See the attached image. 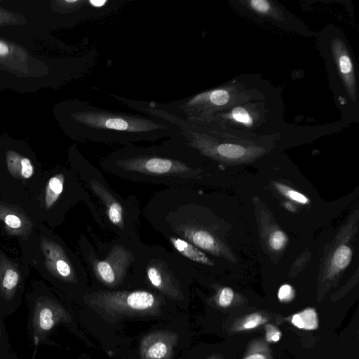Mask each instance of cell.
Here are the masks:
<instances>
[{"mask_svg":"<svg viewBox=\"0 0 359 359\" xmlns=\"http://www.w3.org/2000/svg\"><path fill=\"white\" fill-rule=\"evenodd\" d=\"M197 154L178 133L158 144L118 147L99 164L105 172L133 182L191 187L203 177Z\"/></svg>","mask_w":359,"mask_h":359,"instance_id":"6da1fadb","label":"cell"},{"mask_svg":"<svg viewBox=\"0 0 359 359\" xmlns=\"http://www.w3.org/2000/svg\"><path fill=\"white\" fill-rule=\"evenodd\" d=\"M68 119L79 140L121 147L156 142L179 133L176 126L162 118L107 109L85 101L72 106Z\"/></svg>","mask_w":359,"mask_h":359,"instance_id":"7a4b0ae2","label":"cell"},{"mask_svg":"<svg viewBox=\"0 0 359 359\" xmlns=\"http://www.w3.org/2000/svg\"><path fill=\"white\" fill-rule=\"evenodd\" d=\"M83 179L90 194L97 199L102 229L123 239L140 238L138 226L140 208L137 198L130 195L123 198L108 184L102 173L88 161L83 163Z\"/></svg>","mask_w":359,"mask_h":359,"instance_id":"3957f363","label":"cell"},{"mask_svg":"<svg viewBox=\"0 0 359 359\" xmlns=\"http://www.w3.org/2000/svg\"><path fill=\"white\" fill-rule=\"evenodd\" d=\"M107 245L104 258L95 252L90 242H86L83 257L91 273L102 283L114 285L126 278L143 244L140 238L123 239L116 237Z\"/></svg>","mask_w":359,"mask_h":359,"instance_id":"277c9868","label":"cell"},{"mask_svg":"<svg viewBox=\"0 0 359 359\" xmlns=\"http://www.w3.org/2000/svg\"><path fill=\"white\" fill-rule=\"evenodd\" d=\"M27 306V337L35 355L40 346L56 345L52 334L58 324L67 320V313L55 297L45 292L29 297Z\"/></svg>","mask_w":359,"mask_h":359,"instance_id":"5b68a950","label":"cell"},{"mask_svg":"<svg viewBox=\"0 0 359 359\" xmlns=\"http://www.w3.org/2000/svg\"><path fill=\"white\" fill-rule=\"evenodd\" d=\"M170 246V250L181 256L194 271L195 264L202 266H213L214 262L206 253L191 243L172 236H163Z\"/></svg>","mask_w":359,"mask_h":359,"instance_id":"8992f818","label":"cell"},{"mask_svg":"<svg viewBox=\"0 0 359 359\" xmlns=\"http://www.w3.org/2000/svg\"><path fill=\"white\" fill-rule=\"evenodd\" d=\"M51 250L53 252L50 255V262L58 276L67 281L74 279V269L63 250L57 245H54Z\"/></svg>","mask_w":359,"mask_h":359,"instance_id":"52a82bcc","label":"cell"},{"mask_svg":"<svg viewBox=\"0 0 359 359\" xmlns=\"http://www.w3.org/2000/svg\"><path fill=\"white\" fill-rule=\"evenodd\" d=\"M7 163L10 172L14 176L28 179L34 174V168L30 160L22 157L13 151H8Z\"/></svg>","mask_w":359,"mask_h":359,"instance_id":"ba28073f","label":"cell"},{"mask_svg":"<svg viewBox=\"0 0 359 359\" xmlns=\"http://www.w3.org/2000/svg\"><path fill=\"white\" fill-rule=\"evenodd\" d=\"M126 304L134 309L143 310L150 308L155 303V296L145 290H135L126 294Z\"/></svg>","mask_w":359,"mask_h":359,"instance_id":"9c48e42d","label":"cell"},{"mask_svg":"<svg viewBox=\"0 0 359 359\" xmlns=\"http://www.w3.org/2000/svg\"><path fill=\"white\" fill-rule=\"evenodd\" d=\"M291 322L295 327L306 330H315L318 327L316 312L311 308H308L299 313L294 314Z\"/></svg>","mask_w":359,"mask_h":359,"instance_id":"30bf717a","label":"cell"},{"mask_svg":"<svg viewBox=\"0 0 359 359\" xmlns=\"http://www.w3.org/2000/svg\"><path fill=\"white\" fill-rule=\"evenodd\" d=\"M65 176L63 174L56 175L49 180L45 197L46 208H50L62 194Z\"/></svg>","mask_w":359,"mask_h":359,"instance_id":"8fae6325","label":"cell"},{"mask_svg":"<svg viewBox=\"0 0 359 359\" xmlns=\"http://www.w3.org/2000/svg\"><path fill=\"white\" fill-rule=\"evenodd\" d=\"M351 258V249L345 245L339 246L334 252L332 258V269L337 271L345 269L349 264Z\"/></svg>","mask_w":359,"mask_h":359,"instance_id":"7c38bea8","label":"cell"},{"mask_svg":"<svg viewBox=\"0 0 359 359\" xmlns=\"http://www.w3.org/2000/svg\"><path fill=\"white\" fill-rule=\"evenodd\" d=\"M217 153L229 158H238L243 156L246 150L241 146L233 144H221L216 147Z\"/></svg>","mask_w":359,"mask_h":359,"instance_id":"4fadbf2b","label":"cell"},{"mask_svg":"<svg viewBox=\"0 0 359 359\" xmlns=\"http://www.w3.org/2000/svg\"><path fill=\"white\" fill-rule=\"evenodd\" d=\"M273 184L280 192L288 198L302 204L309 203V199L303 194L278 182H275Z\"/></svg>","mask_w":359,"mask_h":359,"instance_id":"5bb4252c","label":"cell"},{"mask_svg":"<svg viewBox=\"0 0 359 359\" xmlns=\"http://www.w3.org/2000/svg\"><path fill=\"white\" fill-rule=\"evenodd\" d=\"M4 318L5 317L0 311V355L8 354L13 351L8 339Z\"/></svg>","mask_w":359,"mask_h":359,"instance_id":"9a60e30c","label":"cell"},{"mask_svg":"<svg viewBox=\"0 0 359 359\" xmlns=\"http://www.w3.org/2000/svg\"><path fill=\"white\" fill-rule=\"evenodd\" d=\"M266 318L259 313H252L248 316L240 324L238 330H248L254 329L266 322Z\"/></svg>","mask_w":359,"mask_h":359,"instance_id":"2e32d148","label":"cell"},{"mask_svg":"<svg viewBox=\"0 0 359 359\" xmlns=\"http://www.w3.org/2000/svg\"><path fill=\"white\" fill-rule=\"evenodd\" d=\"M287 241L286 234L280 230L273 231L269 236V244L271 248L275 250L283 249Z\"/></svg>","mask_w":359,"mask_h":359,"instance_id":"e0dca14e","label":"cell"},{"mask_svg":"<svg viewBox=\"0 0 359 359\" xmlns=\"http://www.w3.org/2000/svg\"><path fill=\"white\" fill-rule=\"evenodd\" d=\"M166 353V345L163 342H157L149 348L147 355L151 359H161L165 355Z\"/></svg>","mask_w":359,"mask_h":359,"instance_id":"ac0fdd59","label":"cell"},{"mask_svg":"<svg viewBox=\"0 0 359 359\" xmlns=\"http://www.w3.org/2000/svg\"><path fill=\"white\" fill-rule=\"evenodd\" d=\"M233 291L231 288L226 287L222 289L219 292L218 303L222 307L229 306L233 299Z\"/></svg>","mask_w":359,"mask_h":359,"instance_id":"d6986e66","label":"cell"},{"mask_svg":"<svg viewBox=\"0 0 359 359\" xmlns=\"http://www.w3.org/2000/svg\"><path fill=\"white\" fill-rule=\"evenodd\" d=\"M294 296V291L292 287L288 284H284L280 287L278 292V297L282 302H290Z\"/></svg>","mask_w":359,"mask_h":359,"instance_id":"ffe728a7","label":"cell"},{"mask_svg":"<svg viewBox=\"0 0 359 359\" xmlns=\"http://www.w3.org/2000/svg\"><path fill=\"white\" fill-rule=\"evenodd\" d=\"M232 116L233 118L238 122L248 125L252 123V118L244 108L236 107L232 111Z\"/></svg>","mask_w":359,"mask_h":359,"instance_id":"44dd1931","label":"cell"},{"mask_svg":"<svg viewBox=\"0 0 359 359\" xmlns=\"http://www.w3.org/2000/svg\"><path fill=\"white\" fill-rule=\"evenodd\" d=\"M280 331L273 325L266 326V339L269 342H276L280 339Z\"/></svg>","mask_w":359,"mask_h":359,"instance_id":"7402d4cb","label":"cell"},{"mask_svg":"<svg viewBox=\"0 0 359 359\" xmlns=\"http://www.w3.org/2000/svg\"><path fill=\"white\" fill-rule=\"evenodd\" d=\"M250 4L252 8L262 13H267L270 9V4L266 0H252Z\"/></svg>","mask_w":359,"mask_h":359,"instance_id":"603a6c76","label":"cell"},{"mask_svg":"<svg viewBox=\"0 0 359 359\" xmlns=\"http://www.w3.org/2000/svg\"><path fill=\"white\" fill-rule=\"evenodd\" d=\"M339 63L340 70L343 74H348L352 71V64L347 55H341L339 60Z\"/></svg>","mask_w":359,"mask_h":359,"instance_id":"cb8c5ba5","label":"cell"},{"mask_svg":"<svg viewBox=\"0 0 359 359\" xmlns=\"http://www.w3.org/2000/svg\"><path fill=\"white\" fill-rule=\"evenodd\" d=\"M18 18L12 13L0 8V25L16 23Z\"/></svg>","mask_w":359,"mask_h":359,"instance_id":"d4e9b609","label":"cell"},{"mask_svg":"<svg viewBox=\"0 0 359 359\" xmlns=\"http://www.w3.org/2000/svg\"><path fill=\"white\" fill-rule=\"evenodd\" d=\"M4 222L7 226L13 229H18L22 224L20 219L18 216L11 214L6 216Z\"/></svg>","mask_w":359,"mask_h":359,"instance_id":"484cf974","label":"cell"},{"mask_svg":"<svg viewBox=\"0 0 359 359\" xmlns=\"http://www.w3.org/2000/svg\"><path fill=\"white\" fill-rule=\"evenodd\" d=\"M12 50L11 46L0 39V59L4 60Z\"/></svg>","mask_w":359,"mask_h":359,"instance_id":"4316f807","label":"cell"},{"mask_svg":"<svg viewBox=\"0 0 359 359\" xmlns=\"http://www.w3.org/2000/svg\"><path fill=\"white\" fill-rule=\"evenodd\" d=\"M244 359H268V358L265 354L257 352L248 355Z\"/></svg>","mask_w":359,"mask_h":359,"instance_id":"83f0119b","label":"cell"},{"mask_svg":"<svg viewBox=\"0 0 359 359\" xmlns=\"http://www.w3.org/2000/svg\"><path fill=\"white\" fill-rule=\"evenodd\" d=\"M0 359H24L23 358L19 356L14 351L4 355H0ZM33 359V358H32Z\"/></svg>","mask_w":359,"mask_h":359,"instance_id":"f1b7e54d","label":"cell"}]
</instances>
